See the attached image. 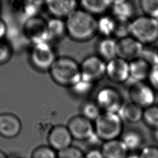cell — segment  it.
<instances>
[{
    "instance_id": "1",
    "label": "cell",
    "mask_w": 158,
    "mask_h": 158,
    "mask_svg": "<svg viewBox=\"0 0 158 158\" xmlns=\"http://www.w3.org/2000/svg\"><path fill=\"white\" fill-rule=\"evenodd\" d=\"M65 22L67 34L76 41H88L97 33V20L82 9H77Z\"/></svg>"
},
{
    "instance_id": "2",
    "label": "cell",
    "mask_w": 158,
    "mask_h": 158,
    "mask_svg": "<svg viewBox=\"0 0 158 158\" xmlns=\"http://www.w3.org/2000/svg\"><path fill=\"white\" fill-rule=\"evenodd\" d=\"M49 71L53 81L62 86L70 88L81 79L80 65L69 56L57 57Z\"/></svg>"
},
{
    "instance_id": "3",
    "label": "cell",
    "mask_w": 158,
    "mask_h": 158,
    "mask_svg": "<svg viewBox=\"0 0 158 158\" xmlns=\"http://www.w3.org/2000/svg\"><path fill=\"white\" fill-rule=\"evenodd\" d=\"M123 122L117 113L104 112L95 120V134L103 142L118 139L123 133Z\"/></svg>"
},
{
    "instance_id": "4",
    "label": "cell",
    "mask_w": 158,
    "mask_h": 158,
    "mask_svg": "<svg viewBox=\"0 0 158 158\" xmlns=\"http://www.w3.org/2000/svg\"><path fill=\"white\" fill-rule=\"evenodd\" d=\"M130 36L142 44L150 45L158 40V19L138 16L130 22Z\"/></svg>"
},
{
    "instance_id": "5",
    "label": "cell",
    "mask_w": 158,
    "mask_h": 158,
    "mask_svg": "<svg viewBox=\"0 0 158 158\" xmlns=\"http://www.w3.org/2000/svg\"><path fill=\"white\" fill-rule=\"evenodd\" d=\"M54 49L49 42L33 44L30 53L31 65L37 70H49L56 59Z\"/></svg>"
},
{
    "instance_id": "6",
    "label": "cell",
    "mask_w": 158,
    "mask_h": 158,
    "mask_svg": "<svg viewBox=\"0 0 158 158\" xmlns=\"http://www.w3.org/2000/svg\"><path fill=\"white\" fill-rule=\"evenodd\" d=\"M23 35L33 44L49 42L47 21L40 16L25 21L22 26Z\"/></svg>"
},
{
    "instance_id": "7",
    "label": "cell",
    "mask_w": 158,
    "mask_h": 158,
    "mask_svg": "<svg viewBox=\"0 0 158 158\" xmlns=\"http://www.w3.org/2000/svg\"><path fill=\"white\" fill-rule=\"evenodd\" d=\"M81 78L94 83L106 75V62L98 55L86 57L80 65Z\"/></svg>"
},
{
    "instance_id": "8",
    "label": "cell",
    "mask_w": 158,
    "mask_h": 158,
    "mask_svg": "<svg viewBox=\"0 0 158 158\" xmlns=\"http://www.w3.org/2000/svg\"><path fill=\"white\" fill-rule=\"evenodd\" d=\"M95 102L104 112L117 113L123 104L120 92L112 86L101 88L95 97Z\"/></svg>"
},
{
    "instance_id": "9",
    "label": "cell",
    "mask_w": 158,
    "mask_h": 158,
    "mask_svg": "<svg viewBox=\"0 0 158 158\" xmlns=\"http://www.w3.org/2000/svg\"><path fill=\"white\" fill-rule=\"evenodd\" d=\"M128 94L131 102L143 109L154 105L156 99L155 91L144 81H133L129 87Z\"/></svg>"
},
{
    "instance_id": "10",
    "label": "cell",
    "mask_w": 158,
    "mask_h": 158,
    "mask_svg": "<svg viewBox=\"0 0 158 158\" xmlns=\"http://www.w3.org/2000/svg\"><path fill=\"white\" fill-rule=\"evenodd\" d=\"M67 127L73 139L78 141H88L95 135L92 121L81 115H75L70 118Z\"/></svg>"
},
{
    "instance_id": "11",
    "label": "cell",
    "mask_w": 158,
    "mask_h": 158,
    "mask_svg": "<svg viewBox=\"0 0 158 158\" xmlns=\"http://www.w3.org/2000/svg\"><path fill=\"white\" fill-rule=\"evenodd\" d=\"M144 45L137 40L129 36L117 40V57L128 62L140 57Z\"/></svg>"
},
{
    "instance_id": "12",
    "label": "cell",
    "mask_w": 158,
    "mask_h": 158,
    "mask_svg": "<svg viewBox=\"0 0 158 158\" xmlns=\"http://www.w3.org/2000/svg\"><path fill=\"white\" fill-rule=\"evenodd\" d=\"M106 76L115 83H123L130 78L129 62L118 57L106 62Z\"/></svg>"
},
{
    "instance_id": "13",
    "label": "cell",
    "mask_w": 158,
    "mask_h": 158,
    "mask_svg": "<svg viewBox=\"0 0 158 158\" xmlns=\"http://www.w3.org/2000/svg\"><path fill=\"white\" fill-rule=\"evenodd\" d=\"M49 146L57 152L72 146L73 138L67 126L57 125L53 127L48 135Z\"/></svg>"
},
{
    "instance_id": "14",
    "label": "cell",
    "mask_w": 158,
    "mask_h": 158,
    "mask_svg": "<svg viewBox=\"0 0 158 158\" xmlns=\"http://www.w3.org/2000/svg\"><path fill=\"white\" fill-rule=\"evenodd\" d=\"M21 130L22 123L17 115L9 112L0 114V135L6 138H13Z\"/></svg>"
},
{
    "instance_id": "15",
    "label": "cell",
    "mask_w": 158,
    "mask_h": 158,
    "mask_svg": "<svg viewBox=\"0 0 158 158\" xmlns=\"http://www.w3.org/2000/svg\"><path fill=\"white\" fill-rule=\"evenodd\" d=\"M44 3L52 17L61 19L67 18L77 7V2L75 0L47 1Z\"/></svg>"
},
{
    "instance_id": "16",
    "label": "cell",
    "mask_w": 158,
    "mask_h": 158,
    "mask_svg": "<svg viewBox=\"0 0 158 158\" xmlns=\"http://www.w3.org/2000/svg\"><path fill=\"white\" fill-rule=\"evenodd\" d=\"M14 4V10L23 22L27 20L39 16L38 14L44 2L41 1H18Z\"/></svg>"
},
{
    "instance_id": "17",
    "label": "cell",
    "mask_w": 158,
    "mask_h": 158,
    "mask_svg": "<svg viewBox=\"0 0 158 158\" xmlns=\"http://www.w3.org/2000/svg\"><path fill=\"white\" fill-rule=\"evenodd\" d=\"M100 151L104 158H125L129 152L121 139L103 142Z\"/></svg>"
},
{
    "instance_id": "18",
    "label": "cell",
    "mask_w": 158,
    "mask_h": 158,
    "mask_svg": "<svg viewBox=\"0 0 158 158\" xmlns=\"http://www.w3.org/2000/svg\"><path fill=\"white\" fill-rule=\"evenodd\" d=\"M112 16L117 20L131 21V19L135 14V7L130 1H114L110 8Z\"/></svg>"
},
{
    "instance_id": "19",
    "label": "cell",
    "mask_w": 158,
    "mask_h": 158,
    "mask_svg": "<svg viewBox=\"0 0 158 158\" xmlns=\"http://www.w3.org/2000/svg\"><path fill=\"white\" fill-rule=\"evenodd\" d=\"M151 66L141 57L129 62L130 78L132 81H144L148 79Z\"/></svg>"
},
{
    "instance_id": "20",
    "label": "cell",
    "mask_w": 158,
    "mask_h": 158,
    "mask_svg": "<svg viewBox=\"0 0 158 158\" xmlns=\"http://www.w3.org/2000/svg\"><path fill=\"white\" fill-rule=\"evenodd\" d=\"M144 109L137 104L130 101L123 103L117 114L120 118L129 123H136L142 120Z\"/></svg>"
},
{
    "instance_id": "21",
    "label": "cell",
    "mask_w": 158,
    "mask_h": 158,
    "mask_svg": "<svg viewBox=\"0 0 158 158\" xmlns=\"http://www.w3.org/2000/svg\"><path fill=\"white\" fill-rule=\"evenodd\" d=\"M112 1L109 0H83L80 1L82 9L94 16L103 15L111 8Z\"/></svg>"
},
{
    "instance_id": "22",
    "label": "cell",
    "mask_w": 158,
    "mask_h": 158,
    "mask_svg": "<svg viewBox=\"0 0 158 158\" xmlns=\"http://www.w3.org/2000/svg\"><path fill=\"white\" fill-rule=\"evenodd\" d=\"M98 56L106 62L117 57V40L114 38H103L98 44Z\"/></svg>"
},
{
    "instance_id": "23",
    "label": "cell",
    "mask_w": 158,
    "mask_h": 158,
    "mask_svg": "<svg viewBox=\"0 0 158 158\" xmlns=\"http://www.w3.org/2000/svg\"><path fill=\"white\" fill-rule=\"evenodd\" d=\"M121 140L128 151L134 152L143 147L144 139L143 134L136 130H128L122 134Z\"/></svg>"
},
{
    "instance_id": "24",
    "label": "cell",
    "mask_w": 158,
    "mask_h": 158,
    "mask_svg": "<svg viewBox=\"0 0 158 158\" xmlns=\"http://www.w3.org/2000/svg\"><path fill=\"white\" fill-rule=\"evenodd\" d=\"M49 41L62 39L67 34L65 22L61 19L52 17L47 20Z\"/></svg>"
},
{
    "instance_id": "25",
    "label": "cell",
    "mask_w": 158,
    "mask_h": 158,
    "mask_svg": "<svg viewBox=\"0 0 158 158\" xmlns=\"http://www.w3.org/2000/svg\"><path fill=\"white\" fill-rule=\"evenodd\" d=\"M115 28V19L113 16L103 15L97 20V33L104 38L114 35Z\"/></svg>"
},
{
    "instance_id": "26",
    "label": "cell",
    "mask_w": 158,
    "mask_h": 158,
    "mask_svg": "<svg viewBox=\"0 0 158 158\" xmlns=\"http://www.w3.org/2000/svg\"><path fill=\"white\" fill-rule=\"evenodd\" d=\"M142 120L149 128L158 129V105H152L144 109Z\"/></svg>"
},
{
    "instance_id": "27",
    "label": "cell",
    "mask_w": 158,
    "mask_h": 158,
    "mask_svg": "<svg viewBox=\"0 0 158 158\" xmlns=\"http://www.w3.org/2000/svg\"><path fill=\"white\" fill-rule=\"evenodd\" d=\"M101 110L95 101H87L81 106V115L91 121H95L101 115Z\"/></svg>"
},
{
    "instance_id": "28",
    "label": "cell",
    "mask_w": 158,
    "mask_h": 158,
    "mask_svg": "<svg viewBox=\"0 0 158 158\" xmlns=\"http://www.w3.org/2000/svg\"><path fill=\"white\" fill-rule=\"evenodd\" d=\"M93 83L85 81L81 78L74 85L70 87L73 94L78 97H85L88 95L93 89Z\"/></svg>"
},
{
    "instance_id": "29",
    "label": "cell",
    "mask_w": 158,
    "mask_h": 158,
    "mask_svg": "<svg viewBox=\"0 0 158 158\" xmlns=\"http://www.w3.org/2000/svg\"><path fill=\"white\" fill-rule=\"evenodd\" d=\"M139 5L144 15L158 19V0H141Z\"/></svg>"
},
{
    "instance_id": "30",
    "label": "cell",
    "mask_w": 158,
    "mask_h": 158,
    "mask_svg": "<svg viewBox=\"0 0 158 158\" xmlns=\"http://www.w3.org/2000/svg\"><path fill=\"white\" fill-rule=\"evenodd\" d=\"M31 158H57V152L49 145H41L33 150Z\"/></svg>"
},
{
    "instance_id": "31",
    "label": "cell",
    "mask_w": 158,
    "mask_h": 158,
    "mask_svg": "<svg viewBox=\"0 0 158 158\" xmlns=\"http://www.w3.org/2000/svg\"><path fill=\"white\" fill-rule=\"evenodd\" d=\"M130 22L115 19V28L114 35L118 40L130 36Z\"/></svg>"
},
{
    "instance_id": "32",
    "label": "cell",
    "mask_w": 158,
    "mask_h": 158,
    "mask_svg": "<svg viewBox=\"0 0 158 158\" xmlns=\"http://www.w3.org/2000/svg\"><path fill=\"white\" fill-rule=\"evenodd\" d=\"M85 153L78 147L70 146L57 152V158H85Z\"/></svg>"
},
{
    "instance_id": "33",
    "label": "cell",
    "mask_w": 158,
    "mask_h": 158,
    "mask_svg": "<svg viewBox=\"0 0 158 158\" xmlns=\"http://www.w3.org/2000/svg\"><path fill=\"white\" fill-rule=\"evenodd\" d=\"M12 56V48L6 41H0V65L7 63Z\"/></svg>"
},
{
    "instance_id": "34",
    "label": "cell",
    "mask_w": 158,
    "mask_h": 158,
    "mask_svg": "<svg viewBox=\"0 0 158 158\" xmlns=\"http://www.w3.org/2000/svg\"><path fill=\"white\" fill-rule=\"evenodd\" d=\"M140 57L146 60L151 67L158 65L157 49L154 50L144 47Z\"/></svg>"
},
{
    "instance_id": "35",
    "label": "cell",
    "mask_w": 158,
    "mask_h": 158,
    "mask_svg": "<svg viewBox=\"0 0 158 158\" xmlns=\"http://www.w3.org/2000/svg\"><path fill=\"white\" fill-rule=\"evenodd\" d=\"M139 158H158V146H143L139 153Z\"/></svg>"
},
{
    "instance_id": "36",
    "label": "cell",
    "mask_w": 158,
    "mask_h": 158,
    "mask_svg": "<svg viewBox=\"0 0 158 158\" xmlns=\"http://www.w3.org/2000/svg\"><path fill=\"white\" fill-rule=\"evenodd\" d=\"M148 80L152 88L155 91H158V65L151 67Z\"/></svg>"
},
{
    "instance_id": "37",
    "label": "cell",
    "mask_w": 158,
    "mask_h": 158,
    "mask_svg": "<svg viewBox=\"0 0 158 158\" xmlns=\"http://www.w3.org/2000/svg\"><path fill=\"white\" fill-rule=\"evenodd\" d=\"M85 158H104L100 149L93 148L85 154Z\"/></svg>"
},
{
    "instance_id": "38",
    "label": "cell",
    "mask_w": 158,
    "mask_h": 158,
    "mask_svg": "<svg viewBox=\"0 0 158 158\" xmlns=\"http://www.w3.org/2000/svg\"><path fill=\"white\" fill-rule=\"evenodd\" d=\"M7 33V25L6 22L0 18V41L3 40Z\"/></svg>"
},
{
    "instance_id": "39",
    "label": "cell",
    "mask_w": 158,
    "mask_h": 158,
    "mask_svg": "<svg viewBox=\"0 0 158 158\" xmlns=\"http://www.w3.org/2000/svg\"><path fill=\"white\" fill-rule=\"evenodd\" d=\"M153 138L155 142L158 144V129L153 130Z\"/></svg>"
},
{
    "instance_id": "40",
    "label": "cell",
    "mask_w": 158,
    "mask_h": 158,
    "mask_svg": "<svg viewBox=\"0 0 158 158\" xmlns=\"http://www.w3.org/2000/svg\"><path fill=\"white\" fill-rule=\"evenodd\" d=\"M125 158H139V154H135V152H131L130 154H128Z\"/></svg>"
},
{
    "instance_id": "41",
    "label": "cell",
    "mask_w": 158,
    "mask_h": 158,
    "mask_svg": "<svg viewBox=\"0 0 158 158\" xmlns=\"http://www.w3.org/2000/svg\"><path fill=\"white\" fill-rule=\"evenodd\" d=\"M0 158H8L5 152L1 150H0Z\"/></svg>"
},
{
    "instance_id": "42",
    "label": "cell",
    "mask_w": 158,
    "mask_h": 158,
    "mask_svg": "<svg viewBox=\"0 0 158 158\" xmlns=\"http://www.w3.org/2000/svg\"><path fill=\"white\" fill-rule=\"evenodd\" d=\"M1 3L0 2V12H1Z\"/></svg>"
},
{
    "instance_id": "43",
    "label": "cell",
    "mask_w": 158,
    "mask_h": 158,
    "mask_svg": "<svg viewBox=\"0 0 158 158\" xmlns=\"http://www.w3.org/2000/svg\"><path fill=\"white\" fill-rule=\"evenodd\" d=\"M157 57H158V49H157Z\"/></svg>"
}]
</instances>
